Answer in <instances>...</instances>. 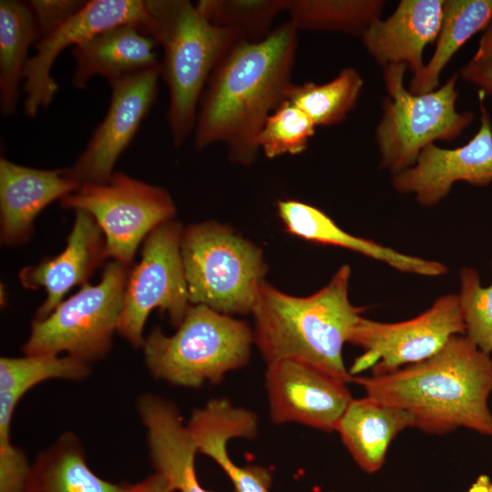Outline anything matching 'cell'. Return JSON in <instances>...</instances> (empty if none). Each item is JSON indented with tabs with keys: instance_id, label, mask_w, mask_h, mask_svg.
Masks as SVG:
<instances>
[{
	"instance_id": "cell-26",
	"label": "cell",
	"mask_w": 492,
	"mask_h": 492,
	"mask_svg": "<svg viewBox=\"0 0 492 492\" xmlns=\"http://www.w3.org/2000/svg\"><path fill=\"white\" fill-rule=\"evenodd\" d=\"M491 21L492 0H444L436 49L422 73L411 79L409 92L424 94L438 88L440 74L452 56Z\"/></svg>"
},
{
	"instance_id": "cell-20",
	"label": "cell",
	"mask_w": 492,
	"mask_h": 492,
	"mask_svg": "<svg viewBox=\"0 0 492 492\" xmlns=\"http://www.w3.org/2000/svg\"><path fill=\"white\" fill-rule=\"evenodd\" d=\"M80 184L62 169H38L0 159V239L15 246L31 235L37 215Z\"/></svg>"
},
{
	"instance_id": "cell-22",
	"label": "cell",
	"mask_w": 492,
	"mask_h": 492,
	"mask_svg": "<svg viewBox=\"0 0 492 492\" xmlns=\"http://www.w3.org/2000/svg\"><path fill=\"white\" fill-rule=\"evenodd\" d=\"M158 42L135 24H122L104 30L87 42L72 47L75 59L73 85L80 89L94 76L108 81L132 76L160 63Z\"/></svg>"
},
{
	"instance_id": "cell-36",
	"label": "cell",
	"mask_w": 492,
	"mask_h": 492,
	"mask_svg": "<svg viewBox=\"0 0 492 492\" xmlns=\"http://www.w3.org/2000/svg\"><path fill=\"white\" fill-rule=\"evenodd\" d=\"M492 57V21L483 31L477 52L473 60H482Z\"/></svg>"
},
{
	"instance_id": "cell-28",
	"label": "cell",
	"mask_w": 492,
	"mask_h": 492,
	"mask_svg": "<svg viewBox=\"0 0 492 492\" xmlns=\"http://www.w3.org/2000/svg\"><path fill=\"white\" fill-rule=\"evenodd\" d=\"M384 0H287L289 21L300 30L361 36L381 15Z\"/></svg>"
},
{
	"instance_id": "cell-13",
	"label": "cell",
	"mask_w": 492,
	"mask_h": 492,
	"mask_svg": "<svg viewBox=\"0 0 492 492\" xmlns=\"http://www.w3.org/2000/svg\"><path fill=\"white\" fill-rule=\"evenodd\" d=\"M161 77L160 64L143 72L109 81L108 112L88 144L64 175L80 185L101 184L114 174V166L135 137L154 104Z\"/></svg>"
},
{
	"instance_id": "cell-37",
	"label": "cell",
	"mask_w": 492,
	"mask_h": 492,
	"mask_svg": "<svg viewBox=\"0 0 492 492\" xmlns=\"http://www.w3.org/2000/svg\"><path fill=\"white\" fill-rule=\"evenodd\" d=\"M466 492H492V481L487 475L477 477Z\"/></svg>"
},
{
	"instance_id": "cell-33",
	"label": "cell",
	"mask_w": 492,
	"mask_h": 492,
	"mask_svg": "<svg viewBox=\"0 0 492 492\" xmlns=\"http://www.w3.org/2000/svg\"><path fill=\"white\" fill-rule=\"evenodd\" d=\"M86 2L76 0H31L26 4L34 15L39 38H41L79 11Z\"/></svg>"
},
{
	"instance_id": "cell-17",
	"label": "cell",
	"mask_w": 492,
	"mask_h": 492,
	"mask_svg": "<svg viewBox=\"0 0 492 492\" xmlns=\"http://www.w3.org/2000/svg\"><path fill=\"white\" fill-rule=\"evenodd\" d=\"M106 258L105 237L95 219L85 210H75L74 225L65 250L36 265L23 268L18 274L25 288L43 287L46 292L35 319L46 317L69 290L87 283Z\"/></svg>"
},
{
	"instance_id": "cell-29",
	"label": "cell",
	"mask_w": 492,
	"mask_h": 492,
	"mask_svg": "<svg viewBox=\"0 0 492 492\" xmlns=\"http://www.w3.org/2000/svg\"><path fill=\"white\" fill-rule=\"evenodd\" d=\"M364 87V79L354 67H344L323 84L292 83L287 99L303 111L318 126L343 122L355 107Z\"/></svg>"
},
{
	"instance_id": "cell-8",
	"label": "cell",
	"mask_w": 492,
	"mask_h": 492,
	"mask_svg": "<svg viewBox=\"0 0 492 492\" xmlns=\"http://www.w3.org/2000/svg\"><path fill=\"white\" fill-rule=\"evenodd\" d=\"M111 261L97 285L88 282L62 301L46 317L34 319L30 335L22 346L25 355L67 353L91 364L106 357L118 332L128 271Z\"/></svg>"
},
{
	"instance_id": "cell-14",
	"label": "cell",
	"mask_w": 492,
	"mask_h": 492,
	"mask_svg": "<svg viewBox=\"0 0 492 492\" xmlns=\"http://www.w3.org/2000/svg\"><path fill=\"white\" fill-rule=\"evenodd\" d=\"M270 415L273 423H298L331 432L353 397L346 383L296 359L267 364Z\"/></svg>"
},
{
	"instance_id": "cell-30",
	"label": "cell",
	"mask_w": 492,
	"mask_h": 492,
	"mask_svg": "<svg viewBox=\"0 0 492 492\" xmlns=\"http://www.w3.org/2000/svg\"><path fill=\"white\" fill-rule=\"evenodd\" d=\"M195 5L212 25L255 42L272 32L274 19L286 11L287 0H200Z\"/></svg>"
},
{
	"instance_id": "cell-35",
	"label": "cell",
	"mask_w": 492,
	"mask_h": 492,
	"mask_svg": "<svg viewBox=\"0 0 492 492\" xmlns=\"http://www.w3.org/2000/svg\"><path fill=\"white\" fill-rule=\"evenodd\" d=\"M128 492H176L168 480L155 472L144 480L131 485Z\"/></svg>"
},
{
	"instance_id": "cell-19",
	"label": "cell",
	"mask_w": 492,
	"mask_h": 492,
	"mask_svg": "<svg viewBox=\"0 0 492 492\" xmlns=\"http://www.w3.org/2000/svg\"><path fill=\"white\" fill-rule=\"evenodd\" d=\"M444 0H402L386 19L374 21L361 36L368 54L383 67L405 65L417 77L425 46L436 40Z\"/></svg>"
},
{
	"instance_id": "cell-12",
	"label": "cell",
	"mask_w": 492,
	"mask_h": 492,
	"mask_svg": "<svg viewBox=\"0 0 492 492\" xmlns=\"http://www.w3.org/2000/svg\"><path fill=\"white\" fill-rule=\"evenodd\" d=\"M135 24L150 36L152 18L141 0H92L56 29L39 38L36 54L25 69L23 90L26 94L24 113L35 117L47 107L57 91L51 69L58 55L67 46H79L100 32L122 25Z\"/></svg>"
},
{
	"instance_id": "cell-10",
	"label": "cell",
	"mask_w": 492,
	"mask_h": 492,
	"mask_svg": "<svg viewBox=\"0 0 492 492\" xmlns=\"http://www.w3.org/2000/svg\"><path fill=\"white\" fill-rule=\"evenodd\" d=\"M182 231L174 220L157 226L144 240L139 261L128 272L117 333L135 348L142 346L151 311L167 313L177 328L191 306L180 251Z\"/></svg>"
},
{
	"instance_id": "cell-9",
	"label": "cell",
	"mask_w": 492,
	"mask_h": 492,
	"mask_svg": "<svg viewBox=\"0 0 492 492\" xmlns=\"http://www.w3.org/2000/svg\"><path fill=\"white\" fill-rule=\"evenodd\" d=\"M60 203L65 209L88 212L104 234L106 257L127 266L149 232L176 214L165 189L122 172H114L105 183L81 184Z\"/></svg>"
},
{
	"instance_id": "cell-11",
	"label": "cell",
	"mask_w": 492,
	"mask_h": 492,
	"mask_svg": "<svg viewBox=\"0 0 492 492\" xmlns=\"http://www.w3.org/2000/svg\"><path fill=\"white\" fill-rule=\"evenodd\" d=\"M458 296L446 294L418 316L399 323H381L361 317L348 343L364 353L353 363L352 376L367 369L384 374L425 360L440 351L449 339L465 333Z\"/></svg>"
},
{
	"instance_id": "cell-34",
	"label": "cell",
	"mask_w": 492,
	"mask_h": 492,
	"mask_svg": "<svg viewBox=\"0 0 492 492\" xmlns=\"http://www.w3.org/2000/svg\"><path fill=\"white\" fill-rule=\"evenodd\" d=\"M459 76L479 87L485 95H492V58L473 60L465 65Z\"/></svg>"
},
{
	"instance_id": "cell-21",
	"label": "cell",
	"mask_w": 492,
	"mask_h": 492,
	"mask_svg": "<svg viewBox=\"0 0 492 492\" xmlns=\"http://www.w3.org/2000/svg\"><path fill=\"white\" fill-rule=\"evenodd\" d=\"M138 415L146 428L150 462L175 491L211 492L203 488L195 471L197 446L178 406L152 393L136 402Z\"/></svg>"
},
{
	"instance_id": "cell-3",
	"label": "cell",
	"mask_w": 492,
	"mask_h": 492,
	"mask_svg": "<svg viewBox=\"0 0 492 492\" xmlns=\"http://www.w3.org/2000/svg\"><path fill=\"white\" fill-rule=\"evenodd\" d=\"M351 268L342 265L315 293L297 297L261 283L251 314L254 343L268 364L296 359L345 382L343 348L362 317L349 300Z\"/></svg>"
},
{
	"instance_id": "cell-1",
	"label": "cell",
	"mask_w": 492,
	"mask_h": 492,
	"mask_svg": "<svg viewBox=\"0 0 492 492\" xmlns=\"http://www.w3.org/2000/svg\"><path fill=\"white\" fill-rule=\"evenodd\" d=\"M298 47L288 20L263 39L241 41L221 60L203 91L193 130L202 150L221 143L231 161L254 162L258 135L267 118L287 99Z\"/></svg>"
},
{
	"instance_id": "cell-15",
	"label": "cell",
	"mask_w": 492,
	"mask_h": 492,
	"mask_svg": "<svg viewBox=\"0 0 492 492\" xmlns=\"http://www.w3.org/2000/svg\"><path fill=\"white\" fill-rule=\"evenodd\" d=\"M479 90L480 126L464 146L443 149L426 146L415 163L392 176L394 189L401 194H414L423 206H434L446 198L452 186L465 181L477 187L492 182V123Z\"/></svg>"
},
{
	"instance_id": "cell-31",
	"label": "cell",
	"mask_w": 492,
	"mask_h": 492,
	"mask_svg": "<svg viewBox=\"0 0 492 492\" xmlns=\"http://www.w3.org/2000/svg\"><path fill=\"white\" fill-rule=\"evenodd\" d=\"M316 126L298 107L282 102L265 120L257 138L259 151L267 159L303 152Z\"/></svg>"
},
{
	"instance_id": "cell-5",
	"label": "cell",
	"mask_w": 492,
	"mask_h": 492,
	"mask_svg": "<svg viewBox=\"0 0 492 492\" xmlns=\"http://www.w3.org/2000/svg\"><path fill=\"white\" fill-rule=\"evenodd\" d=\"M253 343V330L246 322L191 304L174 334L155 327L141 348L154 378L198 388L206 382L218 384L227 373L244 366Z\"/></svg>"
},
{
	"instance_id": "cell-38",
	"label": "cell",
	"mask_w": 492,
	"mask_h": 492,
	"mask_svg": "<svg viewBox=\"0 0 492 492\" xmlns=\"http://www.w3.org/2000/svg\"><path fill=\"white\" fill-rule=\"evenodd\" d=\"M492 58V57H491Z\"/></svg>"
},
{
	"instance_id": "cell-23",
	"label": "cell",
	"mask_w": 492,
	"mask_h": 492,
	"mask_svg": "<svg viewBox=\"0 0 492 492\" xmlns=\"http://www.w3.org/2000/svg\"><path fill=\"white\" fill-rule=\"evenodd\" d=\"M276 208L286 231L298 238L342 247L404 272L439 276L447 272L446 266L439 261L405 254L371 240L354 236L342 230L327 214L305 202L280 200Z\"/></svg>"
},
{
	"instance_id": "cell-7",
	"label": "cell",
	"mask_w": 492,
	"mask_h": 492,
	"mask_svg": "<svg viewBox=\"0 0 492 492\" xmlns=\"http://www.w3.org/2000/svg\"><path fill=\"white\" fill-rule=\"evenodd\" d=\"M383 68L387 96L374 137L379 167L395 174L413 166L426 146L459 137L473 121L474 114L456 108L458 74L434 91L412 94L404 85L405 65Z\"/></svg>"
},
{
	"instance_id": "cell-25",
	"label": "cell",
	"mask_w": 492,
	"mask_h": 492,
	"mask_svg": "<svg viewBox=\"0 0 492 492\" xmlns=\"http://www.w3.org/2000/svg\"><path fill=\"white\" fill-rule=\"evenodd\" d=\"M130 486L97 476L87 463L78 437L67 431L36 456L24 492H128Z\"/></svg>"
},
{
	"instance_id": "cell-27",
	"label": "cell",
	"mask_w": 492,
	"mask_h": 492,
	"mask_svg": "<svg viewBox=\"0 0 492 492\" xmlns=\"http://www.w3.org/2000/svg\"><path fill=\"white\" fill-rule=\"evenodd\" d=\"M38 39L36 21L26 2L1 0L0 108L5 116L16 110L27 51Z\"/></svg>"
},
{
	"instance_id": "cell-6",
	"label": "cell",
	"mask_w": 492,
	"mask_h": 492,
	"mask_svg": "<svg viewBox=\"0 0 492 492\" xmlns=\"http://www.w3.org/2000/svg\"><path fill=\"white\" fill-rule=\"evenodd\" d=\"M180 251L191 304L219 313H251L267 266L261 250L215 221L183 229Z\"/></svg>"
},
{
	"instance_id": "cell-16",
	"label": "cell",
	"mask_w": 492,
	"mask_h": 492,
	"mask_svg": "<svg viewBox=\"0 0 492 492\" xmlns=\"http://www.w3.org/2000/svg\"><path fill=\"white\" fill-rule=\"evenodd\" d=\"M90 373V364L69 355L0 358V492H24L30 467L25 453L11 440L13 415L22 397L44 381H82Z\"/></svg>"
},
{
	"instance_id": "cell-4",
	"label": "cell",
	"mask_w": 492,
	"mask_h": 492,
	"mask_svg": "<svg viewBox=\"0 0 492 492\" xmlns=\"http://www.w3.org/2000/svg\"><path fill=\"white\" fill-rule=\"evenodd\" d=\"M152 18L150 36L163 49L160 71L169 103L171 140L180 147L193 133L207 83L241 36L210 23L188 0H146Z\"/></svg>"
},
{
	"instance_id": "cell-18",
	"label": "cell",
	"mask_w": 492,
	"mask_h": 492,
	"mask_svg": "<svg viewBox=\"0 0 492 492\" xmlns=\"http://www.w3.org/2000/svg\"><path fill=\"white\" fill-rule=\"evenodd\" d=\"M186 425L198 453L210 457L223 470L235 492H270L272 475L266 467L240 466L227 451L231 438L251 439L257 435L258 419L254 413L237 407L227 399L214 398L195 409Z\"/></svg>"
},
{
	"instance_id": "cell-32",
	"label": "cell",
	"mask_w": 492,
	"mask_h": 492,
	"mask_svg": "<svg viewBox=\"0 0 492 492\" xmlns=\"http://www.w3.org/2000/svg\"><path fill=\"white\" fill-rule=\"evenodd\" d=\"M459 303L466 336L481 351L492 352V283L484 287L477 271L463 267L459 272Z\"/></svg>"
},
{
	"instance_id": "cell-2",
	"label": "cell",
	"mask_w": 492,
	"mask_h": 492,
	"mask_svg": "<svg viewBox=\"0 0 492 492\" xmlns=\"http://www.w3.org/2000/svg\"><path fill=\"white\" fill-rule=\"evenodd\" d=\"M366 396L409 413L414 427L443 435L466 427L492 438V358L466 335L394 372L353 376Z\"/></svg>"
},
{
	"instance_id": "cell-24",
	"label": "cell",
	"mask_w": 492,
	"mask_h": 492,
	"mask_svg": "<svg viewBox=\"0 0 492 492\" xmlns=\"http://www.w3.org/2000/svg\"><path fill=\"white\" fill-rule=\"evenodd\" d=\"M406 427H414L409 413L365 396L352 399L335 431L358 466L373 474L383 466L393 439Z\"/></svg>"
}]
</instances>
